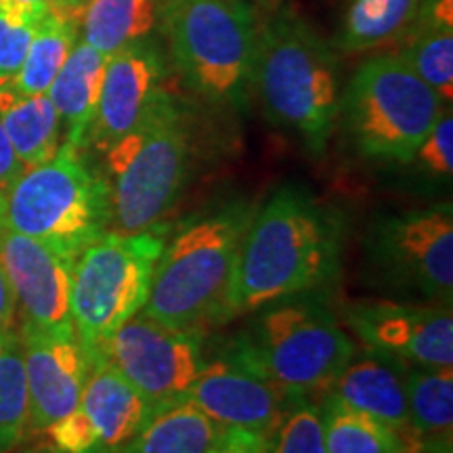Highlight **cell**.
Returning <instances> with one entry per match:
<instances>
[{"label":"cell","instance_id":"1","mask_svg":"<svg viewBox=\"0 0 453 453\" xmlns=\"http://www.w3.org/2000/svg\"><path fill=\"white\" fill-rule=\"evenodd\" d=\"M342 223L300 187L277 189L254 212L237 254L226 319L304 296L340 269Z\"/></svg>","mask_w":453,"mask_h":453},{"label":"cell","instance_id":"2","mask_svg":"<svg viewBox=\"0 0 453 453\" xmlns=\"http://www.w3.org/2000/svg\"><path fill=\"white\" fill-rule=\"evenodd\" d=\"M252 88L275 127L321 156L340 116V67L330 44L292 11L257 32Z\"/></svg>","mask_w":453,"mask_h":453},{"label":"cell","instance_id":"3","mask_svg":"<svg viewBox=\"0 0 453 453\" xmlns=\"http://www.w3.org/2000/svg\"><path fill=\"white\" fill-rule=\"evenodd\" d=\"M252 217V208L240 202L180 226L164 243L141 313L179 330L225 321L237 254Z\"/></svg>","mask_w":453,"mask_h":453},{"label":"cell","instance_id":"4","mask_svg":"<svg viewBox=\"0 0 453 453\" xmlns=\"http://www.w3.org/2000/svg\"><path fill=\"white\" fill-rule=\"evenodd\" d=\"M110 231L139 234L160 223L183 194L191 170V124L166 88L122 139L104 151Z\"/></svg>","mask_w":453,"mask_h":453},{"label":"cell","instance_id":"5","mask_svg":"<svg viewBox=\"0 0 453 453\" xmlns=\"http://www.w3.org/2000/svg\"><path fill=\"white\" fill-rule=\"evenodd\" d=\"M257 313L229 357L281 393H327L340 372L357 357L355 340L317 300H281Z\"/></svg>","mask_w":453,"mask_h":453},{"label":"cell","instance_id":"6","mask_svg":"<svg viewBox=\"0 0 453 453\" xmlns=\"http://www.w3.org/2000/svg\"><path fill=\"white\" fill-rule=\"evenodd\" d=\"M0 220L76 260L88 243L110 231V189L82 150L61 143L50 160L26 168L3 194Z\"/></svg>","mask_w":453,"mask_h":453},{"label":"cell","instance_id":"7","mask_svg":"<svg viewBox=\"0 0 453 453\" xmlns=\"http://www.w3.org/2000/svg\"><path fill=\"white\" fill-rule=\"evenodd\" d=\"M164 27L183 82L208 104L243 110L252 90L257 19L243 0H164Z\"/></svg>","mask_w":453,"mask_h":453},{"label":"cell","instance_id":"8","mask_svg":"<svg viewBox=\"0 0 453 453\" xmlns=\"http://www.w3.org/2000/svg\"><path fill=\"white\" fill-rule=\"evenodd\" d=\"M443 111V99L396 53L359 65L342 90L338 118L361 157L407 164Z\"/></svg>","mask_w":453,"mask_h":453},{"label":"cell","instance_id":"9","mask_svg":"<svg viewBox=\"0 0 453 453\" xmlns=\"http://www.w3.org/2000/svg\"><path fill=\"white\" fill-rule=\"evenodd\" d=\"M164 243L160 223L139 234L105 231L73 260L70 317L88 361L145 307Z\"/></svg>","mask_w":453,"mask_h":453},{"label":"cell","instance_id":"10","mask_svg":"<svg viewBox=\"0 0 453 453\" xmlns=\"http://www.w3.org/2000/svg\"><path fill=\"white\" fill-rule=\"evenodd\" d=\"M95 359L110 361L157 410L183 395L202 373L208 361L206 336L202 327H166L137 313L113 332Z\"/></svg>","mask_w":453,"mask_h":453},{"label":"cell","instance_id":"11","mask_svg":"<svg viewBox=\"0 0 453 453\" xmlns=\"http://www.w3.org/2000/svg\"><path fill=\"white\" fill-rule=\"evenodd\" d=\"M370 257L396 286L451 307L453 211L449 203L407 211L373 223Z\"/></svg>","mask_w":453,"mask_h":453},{"label":"cell","instance_id":"12","mask_svg":"<svg viewBox=\"0 0 453 453\" xmlns=\"http://www.w3.org/2000/svg\"><path fill=\"white\" fill-rule=\"evenodd\" d=\"M154 411L110 361L95 359L78 405L44 433L47 445L53 453H118Z\"/></svg>","mask_w":453,"mask_h":453},{"label":"cell","instance_id":"13","mask_svg":"<svg viewBox=\"0 0 453 453\" xmlns=\"http://www.w3.org/2000/svg\"><path fill=\"white\" fill-rule=\"evenodd\" d=\"M347 326L373 353L424 370L453 367L451 307L361 300L347 309Z\"/></svg>","mask_w":453,"mask_h":453},{"label":"cell","instance_id":"14","mask_svg":"<svg viewBox=\"0 0 453 453\" xmlns=\"http://www.w3.org/2000/svg\"><path fill=\"white\" fill-rule=\"evenodd\" d=\"M21 349L30 403V434H44L81 401L90 361L73 326L44 330L21 324Z\"/></svg>","mask_w":453,"mask_h":453},{"label":"cell","instance_id":"15","mask_svg":"<svg viewBox=\"0 0 453 453\" xmlns=\"http://www.w3.org/2000/svg\"><path fill=\"white\" fill-rule=\"evenodd\" d=\"M0 263L15 290L21 324L44 330L72 326L70 286L73 258L0 225Z\"/></svg>","mask_w":453,"mask_h":453},{"label":"cell","instance_id":"16","mask_svg":"<svg viewBox=\"0 0 453 453\" xmlns=\"http://www.w3.org/2000/svg\"><path fill=\"white\" fill-rule=\"evenodd\" d=\"M166 64L154 42H133L107 57L99 104L87 147L101 154L145 116L164 90Z\"/></svg>","mask_w":453,"mask_h":453},{"label":"cell","instance_id":"17","mask_svg":"<svg viewBox=\"0 0 453 453\" xmlns=\"http://www.w3.org/2000/svg\"><path fill=\"white\" fill-rule=\"evenodd\" d=\"M180 396L220 426L269 434L290 395L226 357L208 359L196 382Z\"/></svg>","mask_w":453,"mask_h":453},{"label":"cell","instance_id":"18","mask_svg":"<svg viewBox=\"0 0 453 453\" xmlns=\"http://www.w3.org/2000/svg\"><path fill=\"white\" fill-rule=\"evenodd\" d=\"M399 364V361H396ZM327 393L353 407L387 424L403 437L407 443L416 447L410 426V410L407 395L401 378V367L395 370L390 357L370 350L364 359H353L340 372Z\"/></svg>","mask_w":453,"mask_h":453},{"label":"cell","instance_id":"19","mask_svg":"<svg viewBox=\"0 0 453 453\" xmlns=\"http://www.w3.org/2000/svg\"><path fill=\"white\" fill-rule=\"evenodd\" d=\"M107 57L76 41L65 64L57 72L47 95L59 113L61 130L65 133L64 143L84 150L97 111L101 82H104Z\"/></svg>","mask_w":453,"mask_h":453},{"label":"cell","instance_id":"20","mask_svg":"<svg viewBox=\"0 0 453 453\" xmlns=\"http://www.w3.org/2000/svg\"><path fill=\"white\" fill-rule=\"evenodd\" d=\"M410 426L420 453H453V367L424 370L401 364Z\"/></svg>","mask_w":453,"mask_h":453},{"label":"cell","instance_id":"21","mask_svg":"<svg viewBox=\"0 0 453 453\" xmlns=\"http://www.w3.org/2000/svg\"><path fill=\"white\" fill-rule=\"evenodd\" d=\"M424 82L451 105L453 99V0H422L420 15L399 53Z\"/></svg>","mask_w":453,"mask_h":453},{"label":"cell","instance_id":"22","mask_svg":"<svg viewBox=\"0 0 453 453\" xmlns=\"http://www.w3.org/2000/svg\"><path fill=\"white\" fill-rule=\"evenodd\" d=\"M420 9L422 0H344L334 49L355 55L403 41Z\"/></svg>","mask_w":453,"mask_h":453},{"label":"cell","instance_id":"23","mask_svg":"<svg viewBox=\"0 0 453 453\" xmlns=\"http://www.w3.org/2000/svg\"><path fill=\"white\" fill-rule=\"evenodd\" d=\"M223 433L225 426L183 396H177L157 407L118 453H208Z\"/></svg>","mask_w":453,"mask_h":453},{"label":"cell","instance_id":"24","mask_svg":"<svg viewBox=\"0 0 453 453\" xmlns=\"http://www.w3.org/2000/svg\"><path fill=\"white\" fill-rule=\"evenodd\" d=\"M0 124L24 168L50 160L61 147V120L49 95H21L0 87Z\"/></svg>","mask_w":453,"mask_h":453},{"label":"cell","instance_id":"25","mask_svg":"<svg viewBox=\"0 0 453 453\" xmlns=\"http://www.w3.org/2000/svg\"><path fill=\"white\" fill-rule=\"evenodd\" d=\"M160 13V0H88L78 21L81 41L111 57L128 44L145 41Z\"/></svg>","mask_w":453,"mask_h":453},{"label":"cell","instance_id":"26","mask_svg":"<svg viewBox=\"0 0 453 453\" xmlns=\"http://www.w3.org/2000/svg\"><path fill=\"white\" fill-rule=\"evenodd\" d=\"M326 453H407L418 451L396 430L326 393L321 399Z\"/></svg>","mask_w":453,"mask_h":453},{"label":"cell","instance_id":"27","mask_svg":"<svg viewBox=\"0 0 453 453\" xmlns=\"http://www.w3.org/2000/svg\"><path fill=\"white\" fill-rule=\"evenodd\" d=\"M78 36V24L53 9L42 17L27 49L26 61L11 82L21 95H44L65 64Z\"/></svg>","mask_w":453,"mask_h":453},{"label":"cell","instance_id":"28","mask_svg":"<svg viewBox=\"0 0 453 453\" xmlns=\"http://www.w3.org/2000/svg\"><path fill=\"white\" fill-rule=\"evenodd\" d=\"M24 349L15 327L0 338V453H13L30 437Z\"/></svg>","mask_w":453,"mask_h":453},{"label":"cell","instance_id":"29","mask_svg":"<svg viewBox=\"0 0 453 453\" xmlns=\"http://www.w3.org/2000/svg\"><path fill=\"white\" fill-rule=\"evenodd\" d=\"M267 453H326L321 407L311 396H288L269 433Z\"/></svg>","mask_w":453,"mask_h":453},{"label":"cell","instance_id":"30","mask_svg":"<svg viewBox=\"0 0 453 453\" xmlns=\"http://www.w3.org/2000/svg\"><path fill=\"white\" fill-rule=\"evenodd\" d=\"M44 15L13 4H0V87L15 81Z\"/></svg>","mask_w":453,"mask_h":453},{"label":"cell","instance_id":"31","mask_svg":"<svg viewBox=\"0 0 453 453\" xmlns=\"http://www.w3.org/2000/svg\"><path fill=\"white\" fill-rule=\"evenodd\" d=\"M411 162L420 164L424 173L430 177H451L453 170V118L449 111L441 113V118L430 128L426 139L418 147Z\"/></svg>","mask_w":453,"mask_h":453},{"label":"cell","instance_id":"32","mask_svg":"<svg viewBox=\"0 0 453 453\" xmlns=\"http://www.w3.org/2000/svg\"><path fill=\"white\" fill-rule=\"evenodd\" d=\"M269 434L243 428H225L223 437L208 453H267Z\"/></svg>","mask_w":453,"mask_h":453},{"label":"cell","instance_id":"33","mask_svg":"<svg viewBox=\"0 0 453 453\" xmlns=\"http://www.w3.org/2000/svg\"><path fill=\"white\" fill-rule=\"evenodd\" d=\"M24 170V164L19 162L3 124H0V194H4Z\"/></svg>","mask_w":453,"mask_h":453},{"label":"cell","instance_id":"34","mask_svg":"<svg viewBox=\"0 0 453 453\" xmlns=\"http://www.w3.org/2000/svg\"><path fill=\"white\" fill-rule=\"evenodd\" d=\"M15 317H17L15 290L13 286H11L7 271H4L3 263H0V332L13 327Z\"/></svg>","mask_w":453,"mask_h":453},{"label":"cell","instance_id":"35","mask_svg":"<svg viewBox=\"0 0 453 453\" xmlns=\"http://www.w3.org/2000/svg\"><path fill=\"white\" fill-rule=\"evenodd\" d=\"M49 4L55 13L64 15V17H67V19L76 21L78 24V21H81L84 7L88 4V0H49Z\"/></svg>","mask_w":453,"mask_h":453},{"label":"cell","instance_id":"36","mask_svg":"<svg viewBox=\"0 0 453 453\" xmlns=\"http://www.w3.org/2000/svg\"><path fill=\"white\" fill-rule=\"evenodd\" d=\"M0 4H13V7L34 11L38 15H44L50 11L49 0H0Z\"/></svg>","mask_w":453,"mask_h":453},{"label":"cell","instance_id":"37","mask_svg":"<svg viewBox=\"0 0 453 453\" xmlns=\"http://www.w3.org/2000/svg\"><path fill=\"white\" fill-rule=\"evenodd\" d=\"M13 453H53V451H50V447L47 443H41V445H27V447L21 445L19 449H15Z\"/></svg>","mask_w":453,"mask_h":453},{"label":"cell","instance_id":"38","mask_svg":"<svg viewBox=\"0 0 453 453\" xmlns=\"http://www.w3.org/2000/svg\"><path fill=\"white\" fill-rule=\"evenodd\" d=\"M0 202H3V194H0ZM0 225H3V220H0Z\"/></svg>","mask_w":453,"mask_h":453},{"label":"cell","instance_id":"39","mask_svg":"<svg viewBox=\"0 0 453 453\" xmlns=\"http://www.w3.org/2000/svg\"><path fill=\"white\" fill-rule=\"evenodd\" d=\"M407 453H420V451H407Z\"/></svg>","mask_w":453,"mask_h":453},{"label":"cell","instance_id":"40","mask_svg":"<svg viewBox=\"0 0 453 453\" xmlns=\"http://www.w3.org/2000/svg\"><path fill=\"white\" fill-rule=\"evenodd\" d=\"M4 332V330H3ZM3 332H0V338H3Z\"/></svg>","mask_w":453,"mask_h":453}]
</instances>
